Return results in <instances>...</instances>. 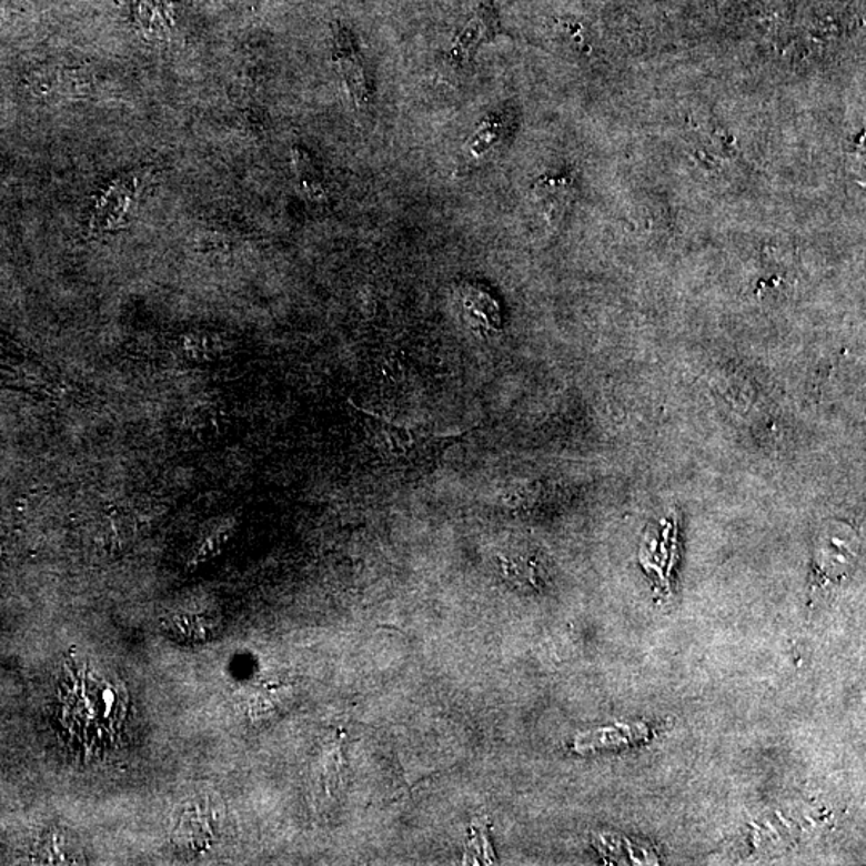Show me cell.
Segmentation results:
<instances>
[{"instance_id":"obj_1","label":"cell","mask_w":866,"mask_h":866,"mask_svg":"<svg viewBox=\"0 0 866 866\" xmlns=\"http://www.w3.org/2000/svg\"><path fill=\"white\" fill-rule=\"evenodd\" d=\"M346 404L359 421L370 450L379 460L390 465H421L425 461L439 460L447 447L471 432L436 435L422 429L396 424L381 414L364 410L352 400H346Z\"/></svg>"},{"instance_id":"obj_2","label":"cell","mask_w":866,"mask_h":866,"mask_svg":"<svg viewBox=\"0 0 866 866\" xmlns=\"http://www.w3.org/2000/svg\"><path fill=\"white\" fill-rule=\"evenodd\" d=\"M61 716L71 731L84 728L87 734L108 735L118 728L124 716V695L113 681L84 671L82 676H71L64 682L60 695Z\"/></svg>"},{"instance_id":"obj_3","label":"cell","mask_w":866,"mask_h":866,"mask_svg":"<svg viewBox=\"0 0 866 866\" xmlns=\"http://www.w3.org/2000/svg\"><path fill=\"white\" fill-rule=\"evenodd\" d=\"M148 177L150 172L137 171L124 173L113 180L95 201L92 225L103 230L121 226L139 205Z\"/></svg>"},{"instance_id":"obj_4","label":"cell","mask_w":866,"mask_h":866,"mask_svg":"<svg viewBox=\"0 0 866 866\" xmlns=\"http://www.w3.org/2000/svg\"><path fill=\"white\" fill-rule=\"evenodd\" d=\"M332 61H334L335 71L341 75L353 104L360 110L370 107L371 89L363 60H361L359 50L353 47L349 36L344 32H341L335 39Z\"/></svg>"},{"instance_id":"obj_5","label":"cell","mask_w":866,"mask_h":866,"mask_svg":"<svg viewBox=\"0 0 866 866\" xmlns=\"http://www.w3.org/2000/svg\"><path fill=\"white\" fill-rule=\"evenodd\" d=\"M496 14L489 6L480 7L454 41L451 58L457 63H467L483 42H489L496 36Z\"/></svg>"},{"instance_id":"obj_6","label":"cell","mask_w":866,"mask_h":866,"mask_svg":"<svg viewBox=\"0 0 866 866\" xmlns=\"http://www.w3.org/2000/svg\"><path fill=\"white\" fill-rule=\"evenodd\" d=\"M291 157L299 193L309 201L326 200V183H324L323 173L316 168L312 157L301 147L292 148Z\"/></svg>"},{"instance_id":"obj_7","label":"cell","mask_w":866,"mask_h":866,"mask_svg":"<svg viewBox=\"0 0 866 866\" xmlns=\"http://www.w3.org/2000/svg\"><path fill=\"white\" fill-rule=\"evenodd\" d=\"M41 850L46 864L75 865L84 862L81 844L64 829H56L43 837Z\"/></svg>"},{"instance_id":"obj_8","label":"cell","mask_w":866,"mask_h":866,"mask_svg":"<svg viewBox=\"0 0 866 866\" xmlns=\"http://www.w3.org/2000/svg\"><path fill=\"white\" fill-rule=\"evenodd\" d=\"M501 135H503L501 119L489 118L476 128L474 135L464 144V153L476 161V159L489 154L494 144L500 143Z\"/></svg>"},{"instance_id":"obj_9","label":"cell","mask_w":866,"mask_h":866,"mask_svg":"<svg viewBox=\"0 0 866 866\" xmlns=\"http://www.w3.org/2000/svg\"><path fill=\"white\" fill-rule=\"evenodd\" d=\"M570 185L565 180L546 179L534 185L537 201L543 202L547 214L558 215L568 202Z\"/></svg>"}]
</instances>
